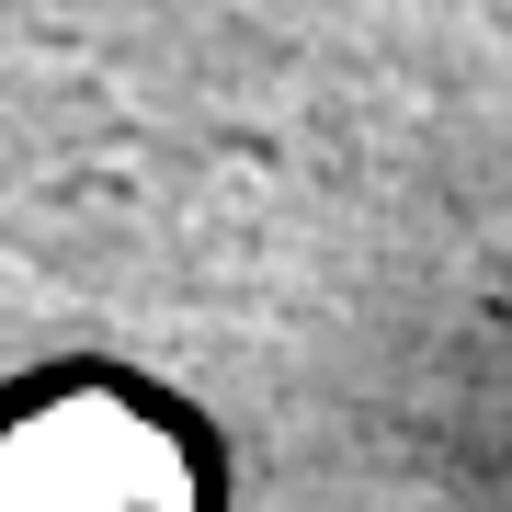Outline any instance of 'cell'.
<instances>
[{"label": "cell", "instance_id": "6da1fadb", "mask_svg": "<svg viewBox=\"0 0 512 512\" xmlns=\"http://www.w3.org/2000/svg\"><path fill=\"white\" fill-rule=\"evenodd\" d=\"M0 512H205V490L160 410L92 387L0 433Z\"/></svg>", "mask_w": 512, "mask_h": 512}]
</instances>
